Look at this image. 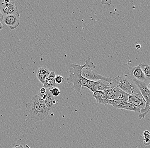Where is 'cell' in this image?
Segmentation results:
<instances>
[{
  "label": "cell",
  "instance_id": "1",
  "mask_svg": "<svg viewBox=\"0 0 150 148\" xmlns=\"http://www.w3.org/2000/svg\"><path fill=\"white\" fill-rule=\"evenodd\" d=\"M70 65L74 69V71H70V76L67 79V82L70 85H73L72 89L80 95L82 96L81 92V87H86L88 80L81 75L82 69L86 67L95 69L96 66L92 62L90 58L86 59L84 65H79L75 64H70Z\"/></svg>",
  "mask_w": 150,
  "mask_h": 148
},
{
  "label": "cell",
  "instance_id": "2",
  "mask_svg": "<svg viewBox=\"0 0 150 148\" xmlns=\"http://www.w3.org/2000/svg\"><path fill=\"white\" fill-rule=\"evenodd\" d=\"M26 109L31 118L39 121H43L48 115L49 110L45 101L38 95L33 97L30 102L26 104Z\"/></svg>",
  "mask_w": 150,
  "mask_h": 148
},
{
  "label": "cell",
  "instance_id": "3",
  "mask_svg": "<svg viewBox=\"0 0 150 148\" xmlns=\"http://www.w3.org/2000/svg\"><path fill=\"white\" fill-rule=\"evenodd\" d=\"M111 84L113 87L120 89L129 95L134 93L141 94L139 90L129 75L117 76L112 79Z\"/></svg>",
  "mask_w": 150,
  "mask_h": 148
},
{
  "label": "cell",
  "instance_id": "4",
  "mask_svg": "<svg viewBox=\"0 0 150 148\" xmlns=\"http://www.w3.org/2000/svg\"><path fill=\"white\" fill-rule=\"evenodd\" d=\"M81 75L84 78L90 81H98L101 80L111 83L112 80L111 78L103 76L99 74L98 72L95 70V69L89 67H84L82 69Z\"/></svg>",
  "mask_w": 150,
  "mask_h": 148
},
{
  "label": "cell",
  "instance_id": "5",
  "mask_svg": "<svg viewBox=\"0 0 150 148\" xmlns=\"http://www.w3.org/2000/svg\"><path fill=\"white\" fill-rule=\"evenodd\" d=\"M127 101L139 108L140 111L144 109L148 103L141 94L137 93H134L130 95Z\"/></svg>",
  "mask_w": 150,
  "mask_h": 148
},
{
  "label": "cell",
  "instance_id": "6",
  "mask_svg": "<svg viewBox=\"0 0 150 148\" xmlns=\"http://www.w3.org/2000/svg\"><path fill=\"white\" fill-rule=\"evenodd\" d=\"M3 21L5 24L9 26L11 30H14L19 26L20 16L19 12L14 14L4 16Z\"/></svg>",
  "mask_w": 150,
  "mask_h": 148
},
{
  "label": "cell",
  "instance_id": "7",
  "mask_svg": "<svg viewBox=\"0 0 150 148\" xmlns=\"http://www.w3.org/2000/svg\"><path fill=\"white\" fill-rule=\"evenodd\" d=\"M129 75L132 78L137 79L138 81H143L147 83L150 84L149 81L147 80L145 77V75L142 71L139 65L135 67H129L128 69Z\"/></svg>",
  "mask_w": 150,
  "mask_h": 148
},
{
  "label": "cell",
  "instance_id": "8",
  "mask_svg": "<svg viewBox=\"0 0 150 148\" xmlns=\"http://www.w3.org/2000/svg\"><path fill=\"white\" fill-rule=\"evenodd\" d=\"M132 79L135 84L136 86L137 87L138 89L139 90L142 96L145 101H146L147 103L150 104V89L148 88V86L149 85H148L145 82L138 81L132 78Z\"/></svg>",
  "mask_w": 150,
  "mask_h": 148
},
{
  "label": "cell",
  "instance_id": "9",
  "mask_svg": "<svg viewBox=\"0 0 150 148\" xmlns=\"http://www.w3.org/2000/svg\"><path fill=\"white\" fill-rule=\"evenodd\" d=\"M0 10L4 16L7 15L14 14L19 12L17 6L16 5L15 2L13 1H10L8 3L3 2Z\"/></svg>",
  "mask_w": 150,
  "mask_h": 148
},
{
  "label": "cell",
  "instance_id": "10",
  "mask_svg": "<svg viewBox=\"0 0 150 148\" xmlns=\"http://www.w3.org/2000/svg\"><path fill=\"white\" fill-rule=\"evenodd\" d=\"M111 83L104 81H95L93 87V93L96 91H105L113 87Z\"/></svg>",
  "mask_w": 150,
  "mask_h": 148
},
{
  "label": "cell",
  "instance_id": "11",
  "mask_svg": "<svg viewBox=\"0 0 150 148\" xmlns=\"http://www.w3.org/2000/svg\"><path fill=\"white\" fill-rule=\"evenodd\" d=\"M93 97L96 99V102L100 104L108 105L109 100H108L104 93L100 91L94 92Z\"/></svg>",
  "mask_w": 150,
  "mask_h": 148
},
{
  "label": "cell",
  "instance_id": "12",
  "mask_svg": "<svg viewBox=\"0 0 150 148\" xmlns=\"http://www.w3.org/2000/svg\"><path fill=\"white\" fill-rule=\"evenodd\" d=\"M56 74L54 72H50V75L45 80L44 84V88L46 89H50L54 88L56 86L55 78Z\"/></svg>",
  "mask_w": 150,
  "mask_h": 148
},
{
  "label": "cell",
  "instance_id": "13",
  "mask_svg": "<svg viewBox=\"0 0 150 148\" xmlns=\"http://www.w3.org/2000/svg\"><path fill=\"white\" fill-rule=\"evenodd\" d=\"M129 96H130L129 94H127L125 92L115 87L114 95H113V100L114 99H119V100L128 101Z\"/></svg>",
  "mask_w": 150,
  "mask_h": 148
},
{
  "label": "cell",
  "instance_id": "14",
  "mask_svg": "<svg viewBox=\"0 0 150 148\" xmlns=\"http://www.w3.org/2000/svg\"><path fill=\"white\" fill-rule=\"evenodd\" d=\"M119 109H125V110H131L135 112L140 113V110L139 108L136 107L134 106L130 103L127 101H124V102L120 106Z\"/></svg>",
  "mask_w": 150,
  "mask_h": 148
},
{
  "label": "cell",
  "instance_id": "15",
  "mask_svg": "<svg viewBox=\"0 0 150 148\" xmlns=\"http://www.w3.org/2000/svg\"><path fill=\"white\" fill-rule=\"evenodd\" d=\"M45 103L47 108L49 111L54 110L58 105V102L54 99V96L45 100Z\"/></svg>",
  "mask_w": 150,
  "mask_h": 148
},
{
  "label": "cell",
  "instance_id": "16",
  "mask_svg": "<svg viewBox=\"0 0 150 148\" xmlns=\"http://www.w3.org/2000/svg\"><path fill=\"white\" fill-rule=\"evenodd\" d=\"M139 66L147 80L150 81V67L149 65L147 64L142 63L139 64Z\"/></svg>",
  "mask_w": 150,
  "mask_h": 148
},
{
  "label": "cell",
  "instance_id": "17",
  "mask_svg": "<svg viewBox=\"0 0 150 148\" xmlns=\"http://www.w3.org/2000/svg\"><path fill=\"white\" fill-rule=\"evenodd\" d=\"M44 70H45V67H40V68L38 70L37 75H36L38 80H39L43 85H44V82H45V80L44 74Z\"/></svg>",
  "mask_w": 150,
  "mask_h": 148
},
{
  "label": "cell",
  "instance_id": "18",
  "mask_svg": "<svg viewBox=\"0 0 150 148\" xmlns=\"http://www.w3.org/2000/svg\"><path fill=\"white\" fill-rule=\"evenodd\" d=\"M114 89L115 87H113L112 88L108 89L107 90L103 92L106 96L108 100H113V95H114Z\"/></svg>",
  "mask_w": 150,
  "mask_h": 148
},
{
  "label": "cell",
  "instance_id": "19",
  "mask_svg": "<svg viewBox=\"0 0 150 148\" xmlns=\"http://www.w3.org/2000/svg\"><path fill=\"white\" fill-rule=\"evenodd\" d=\"M38 95L39 96L42 98V100H43V101H45V100H46L48 98L53 97V96L51 92L48 89H46V91L45 93L42 94L38 93Z\"/></svg>",
  "mask_w": 150,
  "mask_h": 148
},
{
  "label": "cell",
  "instance_id": "20",
  "mask_svg": "<svg viewBox=\"0 0 150 148\" xmlns=\"http://www.w3.org/2000/svg\"><path fill=\"white\" fill-rule=\"evenodd\" d=\"M49 89L51 92L53 96H58L60 94V90L59 88H57V87H54V88Z\"/></svg>",
  "mask_w": 150,
  "mask_h": 148
},
{
  "label": "cell",
  "instance_id": "21",
  "mask_svg": "<svg viewBox=\"0 0 150 148\" xmlns=\"http://www.w3.org/2000/svg\"><path fill=\"white\" fill-rule=\"evenodd\" d=\"M94 81H90L88 80V83L86 86V88H88L89 90H90L91 91L93 92V87L94 84Z\"/></svg>",
  "mask_w": 150,
  "mask_h": 148
},
{
  "label": "cell",
  "instance_id": "22",
  "mask_svg": "<svg viewBox=\"0 0 150 148\" xmlns=\"http://www.w3.org/2000/svg\"><path fill=\"white\" fill-rule=\"evenodd\" d=\"M55 82L57 84H61L64 80V78L60 75H56L55 78Z\"/></svg>",
  "mask_w": 150,
  "mask_h": 148
},
{
  "label": "cell",
  "instance_id": "23",
  "mask_svg": "<svg viewBox=\"0 0 150 148\" xmlns=\"http://www.w3.org/2000/svg\"><path fill=\"white\" fill-rule=\"evenodd\" d=\"M50 72L47 69V68H45V70H44V76H45V79H47L50 75Z\"/></svg>",
  "mask_w": 150,
  "mask_h": 148
},
{
  "label": "cell",
  "instance_id": "24",
  "mask_svg": "<svg viewBox=\"0 0 150 148\" xmlns=\"http://www.w3.org/2000/svg\"><path fill=\"white\" fill-rule=\"evenodd\" d=\"M143 143L146 146H149L150 144V138H145L143 140Z\"/></svg>",
  "mask_w": 150,
  "mask_h": 148
},
{
  "label": "cell",
  "instance_id": "25",
  "mask_svg": "<svg viewBox=\"0 0 150 148\" xmlns=\"http://www.w3.org/2000/svg\"><path fill=\"white\" fill-rule=\"evenodd\" d=\"M143 136H144V137L145 138H150V134L149 131H145L143 132Z\"/></svg>",
  "mask_w": 150,
  "mask_h": 148
},
{
  "label": "cell",
  "instance_id": "26",
  "mask_svg": "<svg viewBox=\"0 0 150 148\" xmlns=\"http://www.w3.org/2000/svg\"><path fill=\"white\" fill-rule=\"evenodd\" d=\"M46 91V89L44 88V87H43V88H41V89H40L38 93H41V94H43L45 93Z\"/></svg>",
  "mask_w": 150,
  "mask_h": 148
},
{
  "label": "cell",
  "instance_id": "27",
  "mask_svg": "<svg viewBox=\"0 0 150 148\" xmlns=\"http://www.w3.org/2000/svg\"><path fill=\"white\" fill-rule=\"evenodd\" d=\"M4 16L0 10V21H3Z\"/></svg>",
  "mask_w": 150,
  "mask_h": 148
},
{
  "label": "cell",
  "instance_id": "28",
  "mask_svg": "<svg viewBox=\"0 0 150 148\" xmlns=\"http://www.w3.org/2000/svg\"><path fill=\"white\" fill-rule=\"evenodd\" d=\"M12 148H24L23 146L21 145H16L14 147Z\"/></svg>",
  "mask_w": 150,
  "mask_h": 148
},
{
  "label": "cell",
  "instance_id": "29",
  "mask_svg": "<svg viewBox=\"0 0 150 148\" xmlns=\"http://www.w3.org/2000/svg\"><path fill=\"white\" fill-rule=\"evenodd\" d=\"M141 48V45L139 44H137V45H136V48L137 49L139 50V49Z\"/></svg>",
  "mask_w": 150,
  "mask_h": 148
},
{
  "label": "cell",
  "instance_id": "30",
  "mask_svg": "<svg viewBox=\"0 0 150 148\" xmlns=\"http://www.w3.org/2000/svg\"><path fill=\"white\" fill-rule=\"evenodd\" d=\"M3 29V25L2 24L1 21H0V30H2Z\"/></svg>",
  "mask_w": 150,
  "mask_h": 148
},
{
  "label": "cell",
  "instance_id": "31",
  "mask_svg": "<svg viewBox=\"0 0 150 148\" xmlns=\"http://www.w3.org/2000/svg\"><path fill=\"white\" fill-rule=\"evenodd\" d=\"M3 2V1H1V0H0V2Z\"/></svg>",
  "mask_w": 150,
  "mask_h": 148
}]
</instances>
